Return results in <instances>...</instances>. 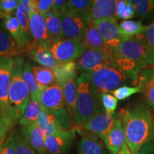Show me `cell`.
Listing matches in <instances>:
<instances>
[{
    "label": "cell",
    "instance_id": "1",
    "mask_svg": "<svg viewBox=\"0 0 154 154\" xmlns=\"http://www.w3.org/2000/svg\"><path fill=\"white\" fill-rule=\"evenodd\" d=\"M118 115L131 153L140 154L143 146L154 139V119L151 113L146 106L138 104L122 109Z\"/></svg>",
    "mask_w": 154,
    "mask_h": 154
},
{
    "label": "cell",
    "instance_id": "2",
    "mask_svg": "<svg viewBox=\"0 0 154 154\" xmlns=\"http://www.w3.org/2000/svg\"><path fill=\"white\" fill-rule=\"evenodd\" d=\"M150 54L145 34L124 38L118 47L112 49L116 67L134 81H137L140 72L147 67Z\"/></svg>",
    "mask_w": 154,
    "mask_h": 154
},
{
    "label": "cell",
    "instance_id": "3",
    "mask_svg": "<svg viewBox=\"0 0 154 154\" xmlns=\"http://www.w3.org/2000/svg\"><path fill=\"white\" fill-rule=\"evenodd\" d=\"M104 111L101 93L90 80L87 74L82 73L77 79L76 113L73 124L80 126L92 116Z\"/></svg>",
    "mask_w": 154,
    "mask_h": 154
},
{
    "label": "cell",
    "instance_id": "4",
    "mask_svg": "<svg viewBox=\"0 0 154 154\" xmlns=\"http://www.w3.org/2000/svg\"><path fill=\"white\" fill-rule=\"evenodd\" d=\"M14 58L0 57V146L17 122L9 102Z\"/></svg>",
    "mask_w": 154,
    "mask_h": 154
},
{
    "label": "cell",
    "instance_id": "5",
    "mask_svg": "<svg viewBox=\"0 0 154 154\" xmlns=\"http://www.w3.org/2000/svg\"><path fill=\"white\" fill-rule=\"evenodd\" d=\"M24 59L20 57H14L11 80L9 92V102L13 118L16 122L22 116L30 101L29 88L23 78Z\"/></svg>",
    "mask_w": 154,
    "mask_h": 154
},
{
    "label": "cell",
    "instance_id": "6",
    "mask_svg": "<svg viewBox=\"0 0 154 154\" xmlns=\"http://www.w3.org/2000/svg\"><path fill=\"white\" fill-rule=\"evenodd\" d=\"M42 106L53 114L65 130L72 129L73 123L67 111L62 88L57 85L46 88L40 96Z\"/></svg>",
    "mask_w": 154,
    "mask_h": 154
},
{
    "label": "cell",
    "instance_id": "7",
    "mask_svg": "<svg viewBox=\"0 0 154 154\" xmlns=\"http://www.w3.org/2000/svg\"><path fill=\"white\" fill-rule=\"evenodd\" d=\"M87 74L92 84L100 93L114 91L124 85L128 77L114 66H98Z\"/></svg>",
    "mask_w": 154,
    "mask_h": 154
},
{
    "label": "cell",
    "instance_id": "8",
    "mask_svg": "<svg viewBox=\"0 0 154 154\" xmlns=\"http://www.w3.org/2000/svg\"><path fill=\"white\" fill-rule=\"evenodd\" d=\"M49 49L56 60L61 63L75 61L86 50L82 40L64 38L51 44Z\"/></svg>",
    "mask_w": 154,
    "mask_h": 154
},
{
    "label": "cell",
    "instance_id": "9",
    "mask_svg": "<svg viewBox=\"0 0 154 154\" xmlns=\"http://www.w3.org/2000/svg\"><path fill=\"white\" fill-rule=\"evenodd\" d=\"M60 17L62 36L64 38L82 40L88 26L91 23L87 17L72 14L65 7L61 11Z\"/></svg>",
    "mask_w": 154,
    "mask_h": 154
},
{
    "label": "cell",
    "instance_id": "10",
    "mask_svg": "<svg viewBox=\"0 0 154 154\" xmlns=\"http://www.w3.org/2000/svg\"><path fill=\"white\" fill-rule=\"evenodd\" d=\"M75 62L77 70L84 74H88L100 66L116 67L112 55L96 49H86Z\"/></svg>",
    "mask_w": 154,
    "mask_h": 154
},
{
    "label": "cell",
    "instance_id": "11",
    "mask_svg": "<svg viewBox=\"0 0 154 154\" xmlns=\"http://www.w3.org/2000/svg\"><path fill=\"white\" fill-rule=\"evenodd\" d=\"M116 113L114 115L108 114L105 112L98 113L80 126L74 127L98 136L102 140L106 138L114 124Z\"/></svg>",
    "mask_w": 154,
    "mask_h": 154
},
{
    "label": "cell",
    "instance_id": "12",
    "mask_svg": "<svg viewBox=\"0 0 154 154\" xmlns=\"http://www.w3.org/2000/svg\"><path fill=\"white\" fill-rule=\"evenodd\" d=\"M103 141L111 154H131L127 146L124 127L118 114H116L114 124Z\"/></svg>",
    "mask_w": 154,
    "mask_h": 154
},
{
    "label": "cell",
    "instance_id": "13",
    "mask_svg": "<svg viewBox=\"0 0 154 154\" xmlns=\"http://www.w3.org/2000/svg\"><path fill=\"white\" fill-rule=\"evenodd\" d=\"M51 44L46 43L35 44L32 42L25 48L24 53L26 54L32 61L38 63L41 66L45 67L53 72L57 66L59 61L55 59L49 51V47Z\"/></svg>",
    "mask_w": 154,
    "mask_h": 154
},
{
    "label": "cell",
    "instance_id": "14",
    "mask_svg": "<svg viewBox=\"0 0 154 154\" xmlns=\"http://www.w3.org/2000/svg\"><path fill=\"white\" fill-rule=\"evenodd\" d=\"M93 24L111 50L118 47L124 40L116 19H103L93 22Z\"/></svg>",
    "mask_w": 154,
    "mask_h": 154
},
{
    "label": "cell",
    "instance_id": "15",
    "mask_svg": "<svg viewBox=\"0 0 154 154\" xmlns=\"http://www.w3.org/2000/svg\"><path fill=\"white\" fill-rule=\"evenodd\" d=\"M75 136V130L71 129L45 138V146L50 154H63L67 151Z\"/></svg>",
    "mask_w": 154,
    "mask_h": 154
},
{
    "label": "cell",
    "instance_id": "16",
    "mask_svg": "<svg viewBox=\"0 0 154 154\" xmlns=\"http://www.w3.org/2000/svg\"><path fill=\"white\" fill-rule=\"evenodd\" d=\"M116 0H95L90 11L91 23L103 19H116ZM118 21V20H117Z\"/></svg>",
    "mask_w": 154,
    "mask_h": 154
},
{
    "label": "cell",
    "instance_id": "17",
    "mask_svg": "<svg viewBox=\"0 0 154 154\" xmlns=\"http://www.w3.org/2000/svg\"><path fill=\"white\" fill-rule=\"evenodd\" d=\"M146 103L154 111V66L143 69L137 79Z\"/></svg>",
    "mask_w": 154,
    "mask_h": 154
},
{
    "label": "cell",
    "instance_id": "18",
    "mask_svg": "<svg viewBox=\"0 0 154 154\" xmlns=\"http://www.w3.org/2000/svg\"><path fill=\"white\" fill-rule=\"evenodd\" d=\"M21 131L25 139L38 154H47L45 146L46 135L36 124L26 128H22Z\"/></svg>",
    "mask_w": 154,
    "mask_h": 154
},
{
    "label": "cell",
    "instance_id": "19",
    "mask_svg": "<svg viewBox=\"0 0 154 154\" xmlns=\"http://www.w3.org/2000/svg\"><path fill=\"white\" fill-rule=\"evenodd\" d=\"M29 16L32 43L35 44L50 43L44 17L40 14L34 12Z\"/></svg>",
    "mask_w": 154,
    "mask_h": 154
},
{
    "label": "cell",
    "instance_id": "20",
    "mask_svg": "<svg viewBox=\"0 0 154 154\" xmlns=\"http://www.w3.org/2000/svg\"><path fill=\"white\" fill-rule=\"evenodd\" d=\"M77 79V74L70 77L61 87L67 111L72 123L76 113Z\"/></svg>",
    "mask_w": 154,
    "mask_h": 154
},
{
    "label": "cell",
    "instance_id": "21",
    "mask_svg": "<svg viewBox=\"0 0 154 154\" xmlns=\"http://www.w3.org/2000/svg\"><path fill=\"white\" fill-rule=\"evenodd\" d=\"M36 124L44 132L46 136L60 134L66 131L61 126L59 121L54 116L43 106L42 107V111Z\"/></svg>",
    "mask_w": 154,
    "mask_h": 154
},
{
    "label": "cell",
    "instance_id": "22",
    "mask_svg": "<svg viewBox=\"0 0 154 154\" xmlns=\"http://www.w3.org/2000/svg\"><path fill=\"white\" fill-rule=\"evenodd\" d=\"M82 40L86 49L101 50L112 55V50L103 41L101 34L94 27L93 23H90L88 25Z\"/></svg>",
    "mask_w": 154,
    "mask_h": 154
},
{
    "label": "cell",
    "instance_id": "23",
    "mask_svg": "<svg viewBox=\"0 0 154 154\" xmlns=\"http://www.w3.org/2000/svg\"><path fill=\"white\" fill-rule=\"evenodd\" d=\"M4 25L6 30L16 42L19 48L24 51L25 48L32 42V39L25 35L19 25L16 17L9 16L4 19Z\"/></svg>",
    "mask_w": 154,
    "mask_h": 154
},
{
    "label": "cell",
    "instance_id": "24",
    "mask_svg": "<svg viewBox=\"0 0 154 154\" xmlns=\"http://www.w3.org/2000/svg\"><path fill=\"white\" fill-rule=\"evenodd\" d=\"M46 26L51 44L56 43L63 38L60 12L53 10L49 11L44 17Z\"/></svg>",
    "mask_w": 154,
    "mask_h": 154
},
{
    "label": "cell",
    "instance_id": "25",
    "mask_svg": "<svg viewBox=\"0 0 154 154\" xmlns=\"http://www.w3.org/2000/svg\"><path fill=\"white\" fill-rule=\"evenodd\" d=\"M24 51L19 48L12 37L0 29V57H19Z\"/></svg>",
    "mask_w": 154,
    "mask_h": 154
},
{
    "label": "cell",
    "instance_id": "26",
    "mask_svg": "<svg viewBox=\"0 0 154 154\" xmlns=\"http://www.w3.org/2000/svg\"><path fill=\"white\" fill-rule=\"evenodd\" d=\"M32 66L29 63H24L23 68V78L29 91L31 100L39 101L40 96L45 88L41 87L37 84L32 72Z\"/></svg>",
    "mask_w": 154,
    "mask_h": 154
},
{
    "label": "cell",
    "instance_id": "27",
    "mask_svg": "<svg viewBox=\"0 0 154 154\" xmlns=\"http://www.w3.org/2000/svg\"><path fill=\"white\" fill-rule=\"evenodd\" d=\"M119 27L121 35L124 39L145 34L148 26L142 24L141 21L124 20L119 24Z\"/></svg>",
    "mask_w": 154,
    "mask_h": 154
},
{
    "label": "cell",
    "instance_id": "28",
    "mask_svg": "<svg viewBox=\"0 0 154 154\" xmlns=\"http://www.w3.org/2000/svg\"><path fill=\"white\" fill-rule=\"evenodd\" d=\"M76 65L75 61L61 63L59 62L57 66L53 71L54 74L56 85L62 87L64 82L74 75L77 74Z\"/></svg>",
    "mask_w": 154,
    "mask_h": 154
},
{
    "label": "cell",
    "instance_id": "29",
    "mask_svg": "<svg viewBox=\"0 0 154 154\" xmlns=\"http://www.w3.org/2000/svg\"><path fill=\"white\" fill-rule=\"evenodd\" d=\"M42 106L39 101L30 100L22 116L19 121L21 127L26 128L31 125L36 124L39 113L42 111Z\"/></svg>",
    "mask_w": 154,
    "mask_h": 154
},
{
    "label": "cell",
    "instance_id": "30",
    "mask_svg": "<svg viewBox=\"0 0 154 154\" xmlns=\"http://www.w3.org/2000/svg\"><path fill=\"white\" fill-rule=\"evenodd\" d=\"M78 154H105L101 141L97 138L83 137L78 146Z\"/></svg>",
    "mask_w": 154,
    "mask_h": 154
},
{
    "label": "cell",
    "instance_id": "31",
    "mask_svg": "<svg viewBox=\"0 0 154 154\" xmlns=\"http://www.w3.org/2000/svg\"><path fill=\"white\" fill-rule=\"evenodd\" d=\"M32 68L34 78L41 87L46 88L56 85L54 74L52 71L41 66H32Z\"/></svg>",
    "mask_w": 154,
    "mask_h": 154
},
{
    "label": "cell",
    "instance_id": "32",
    "mask_svg": "<svg viewBox=\"0 0 154 154\" xmlns=\"http://www.w3.org/2000/svg\"><path fill=\"white\" fill-rule=\"evenodd\" d=\"M93 2L91 0H70L65 8L72 14L87 17L90 20V11Z\"/></svg>",
    "mask_w": 154,
    "mask_h": 154
},
{
    "label": "cell",
    "instance_id": "33",
    "mask_svg": "<svg viewBox=\"0 0 154 154\" xmlns=\"http://www.w3.org/2000/svg\"><path fill=\"white\" fill-rule=\"evenodd\" d=\"M135 12L142 19L154 16V1L153 0H133Z\"/></svg>",
    "mask_w": 154,
    "mask_h": 154
},
{
    "label": "cell",
    "instance_id": "34",
    "mask_svg": "<svg viewBox=\"0 0 154 154\" xmlns=\"http://www.w3.org/2000/svg\"><path fill=\"white\" fill-rule=\"evenodd\" d=\"M15 17L18 19L19 25H20L22 32H24L25 35L28 36L29 38H32L29 26V16L20 3L19 4L18 7L15 11Z\"/></svg>",
    "mask_w": 154,
    "mask_h": 154
},
{
    "label": "cell",
    "instance_id": "35",
    "mask_svg": "<svg viewBox=\"0 0 154 154\" xmlns=\"http://www.w3.org/2000/svg\"><path fill=\"white\" fill-rule=\"evenodd\" d=\"M14 140L16 154H38L22 134H14Z\"/></svg>",
    "mask_w": 154,
    "mask_h": 154
},
{
    "label": "cell",
    "instance_id": "36",
    "mask_svg": "<svg viewBox=\"0 0 154 154\" xmlns=\"http://www.w3.org/2000/svg\"><path fill=\"white\" fill-rule=\"evenodd\" d=\"M140 93V88L139 86H122L114 91L110 92L109 94H113V96L117 100H124L128 98L129 96L134 95L135 94Z\"/></svg>",
    "mask_w": 154,
    "mask_h": 154
},
{
    "label": "cell",
    "instance_id": "37",
    "mask_svg": "<svg viewBox=\"0 0 154 154\" xmlns=\"http://www.w3.org/2000/svg\"><path fill=\"white\" fill-rule=\"evenodd\" d=\"M19 4L17 0H0V18L5 19L6 17L12 16Z\"/></svg>",
    "mask_w": 154,
    "mask_h": 154
},
{
    "label": "cell",
    "instance_id": "38",
    "mask_svg": "<svg viewBox=\"0 0 154 154\" xmlns=\"http://www.w3.org/2000/svg\"><path fill=\"white\" fill-rule=\"evenodd\" d=\"M101 99L105 112L108 114L114 115L118 100L109 93H101Z\"/></svg>",
    "mask_w": 154,
    "mask_h": 154
},
{
    "label": "cell",
    "instance_id": "39",
    "mask_svg": "<svg viewBox=\"0 0 154 154\" xmlns=\"http://www.w3.org/2000/svg\"><path fill=\"white\" fill-rule=\"evenodd\" d=\"M1 154H16L14 147V134L11 133L0 146Z\"/></svg>",
    "mask_w": 154,
    "mask_h": 154
},
{
    "label": "cell",
    "instance_id": "40",
    "mask_svg": "<svg viewBox=\"0 0 154 154\" xmlns=\"http://www.w3.org/2000/svg\"><path fill=\"white\" fill-rule=\"evenodd\" d=\"M145 37L151 54L154 52V22L148 26V29L145 33Z\"/></svg>",
    "mask_w": 154,
    "mask_h": 154
},
{
    "label": "cell",
    "instance_id": "41",
    "mask_svg": "<svg viewBox=\"0 0 154 154\" xmlns=\"http://www.w3.org/2000/svg\"><path fill=\"white\" fill-rule=\"evenodd\" d=\"M135 9L134 6L132 5V2L131 0L127 1L126 7H125L124 11L120 16V18L124 20H128V19H132L135 16Z\"/></svg>",
    "mask_w": 154,
    "mask_h": 154
},
{
    "label": "cell",
    "instance_id": "42",
    "mask_svg": "<svg viewBox=\"0 0 154 154\" xmlns=\"http://www.w3.org/2000/svg\"><path fill=\"white\" fill-rule=\"evenodd\" d=\"M53 0H38V8L39 14L44 17L51 10Z\"/></svg>",
    "mask_w": 154,
    "mask_h": 154
},
{
    "label": "cell",
    "instance_id": "43",
    "mask_svg": "<svg viewBox=\"0 0 154 154\" xmlns=\"http://www.w3.org/2000/svg\"><path fill=\"white\" fill-rule=\"evenodd\" d=\"M67 3L68 1L66 0H53L51 10L61 12V11L66 7Z\"/></svg>",
    "mask_w": 154,
    "mask_h": 154
},
{
    "label": "cell",
    "instance_id": "44",
    "mask_svg": "<svg viewBox=\"0 0 154 154\" xmlns=\"http://www.w3.org/2000/svg\"><path fill=\"white\" fill-rule=\"evenodd\" d=\"M127 3V0H120V1H117V5H116V19L117 20L120 18V16L124 11L125 7H126Z\"/></svg>",
    "mask_w": 154,
    "mask_h": 154
},
{
    "label": "cell",
    "instance_id": "45",
    "mask_svg": "<svg viewBox=\"0 0 154 154\" xmlns=\"http://www.w3.org/2000/svg\"><path fill=\"white\" fill-rule=\"evenodd\" d=\"M19 3L22 5V6L24 7L25 11L27 12L29 15H30L32 13V7H31V0H20L19 1Z\"/></svg>",
    "mask_w": 154,
    "mask_h": 154
},
{
    "label": "cell",
    "instance_id": "46",
    "mask_svg": "<svg viewBox=\"0 0 154 154\" xmlns=\"http://www.w3.org/2000/svg\"><path fill=\"white\" fill-rule=\"evenodd\" d=\"M154 66V52L152 53L151 55H150V57H149V59H148V61H147V67L146 68H148V67H150V66Z\"/></svg>",
    "mask_w": 154,
    "mask_h": 154
},
{
    "label": "cell",
    "instance_id": "47",
    "mask_svg": "<svg viewBox=\"0 0 154 154\" xmlns=\"http://www.w3.org/2000/svg\"><path fill=\"white\" fill-rule=\"evenodd\" d=\"M119 154H126V153H119Z\"/></svg>",
    "mask_w": 154,
    "mask_h": 154
},
{
    "label": "cell",
    "instance_id": "48",
    "mask_svg": "<svg viewBox=\"0 0 154 154\" xmlns=\"http://www.w3.org/2000/svg\"><path fill=\"white\" fill-rule=\"evenodd\" d=\"M0 154H1V150H0Z\"/></svg>",
    "mask_w": 154,
    "mask_h": 154
}]
</instances>
